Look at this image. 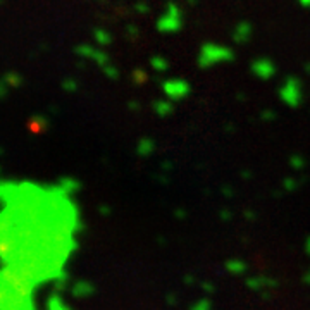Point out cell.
Here are the masks:
<instances>
[{
  "mask_svg": "<svg viewBox=\"0 0 310 310\" xmlns=\"http://www.w3.org/2000/svg\"><path fill=\"white\" fill-rule=\"evenodd\" d=\"M307 247H310V241H308V245H307Z\"/></svg>",
  "mask_w": 310,
  "mask_h": 310,
  "instance_id": "obj_27",
  "label": "cell"
},
{
  "mask_svg": "<svg viewBox=\"0 0 310 310\" xmlns=\"http://www.w3.org/2000/svg\"><path fill=\"white\" fill-rule=\"evenodd\" d=\"M129 109H131V110H140V103L136 102V100L129 102Z\"/></svg>",
  "mask_w": 310,
  "mask_h": 310,
  "instance_id": "obj_24",
  "label": "cell"
},
{
  "mask_svg": "<svg viewBox=\"0 0 310 310\" xmlns=\"http://www.w3.org/2000/svg\"><path fill=\"white\" fill-rule=\"evenodd\" d=\"M102 71H103V74H105V78L112 79V81H116V79L119 78V69H117L112 62L107 64L105 68H102Z\"/></svg>",
  "mask_w": 310,
  "mask_h": 310,
  "instance_id": "obj_16",
  "label": "cell"
},
{
  "mask_svg": "<svg viewBox=\"0 0 310 310\" xmlns=\"http://www.w3.org/2000/svg\"><path fill=\"white\" fill-rule=\"evenodd\" d=\"M155 28L161 35H174L183 30V11L176 2L169 0L164 7V12L157 17Z\"/></svg>",
  "mask_w": 310,
  "mask_h": 310,
  "instance_id": "obj_2",
  "label": "cell"
},
{
  "mask_svg": "<svg viewBox=\"0 0 310 310\" xmlns=\"http://www.w3.org/2000/svg\"><path fill=\"white\" fill-rule=\"evenodd\" d=\"M155 152V140H152L150 136H142L136 143V153L140 157H150Z\"/></svg>",
  "mask_w": 310,
  "mask_h": 310,
  "instance_id": "obj_9",
  "label": "cell"
},
{
  "mask_svg": "<svg viewBox=\"0 0 310 310\" xmlns=\"http://www.w3.org/2000/svg\"><path fill=\"white\" fill-rule=\"evenodd\" d=\"M93 40H95L97 47H109L112 43V35L107 30H103V28H95L93 30Z\"/></svg>",
  "mask_w": 310,
  "mask_h": 310,
  "instance_id": "obj_11",
  "label": "cell"
},
{
  "mask_svg": "<svg viewBox=\"0 0 310 310\" xmlns=\"http://www.w3.org/2000/svg\"><path fill=\"white\" fill-rule=\"evenodd\" d=\"M47 308L49 310H69L65 307V303L62 302V298L59 297V295H52L50 300L47 302Z\"/></svg>",
  "mask_w": 310,
  "mask_h": 310,
  "instance_id": "obj_14",
  "label": "cell"
},
{
  "mask_svg": "<svg viewBox=\"0 0 310 310\" xmlns=\"http://www.w3.org/2000/svg\"><path fill=\"white\" fill-rule=\"evenodd\" d=\"M131 79H133L135 84H143V83H147L148 74H147V71H143V69H133Z\"/></svg>",
  "mask_w": 310,
  "mask_h": 310,
  "instance_id": "obj_15",
  "label": "cell"
},
{
  "mask_svg": "<svg viewBox=\"0 0 310 310\" xmlns=\"http://www.w3.org/2000/svg\"><path fill=\"white\" fill-rule=\"evenodd\" d=\"M297 2L300 4V7L308 9V11H310V0H297Z\"/></svg>",
  "mask_w": 310,
  "mask_h": 310,
  "instance_id": "obj_23",
  "label": "cell"
},
{
  "mask_svg": "<svg viewBox=\"0 0 310 310\" xmlns=\"http://www.w3.org/2000/svg\"><path fill=\"white\" fill-rule=\"evenodd\" d=\"M305 71H307V73L310 74V62H307V64H305Z\"/></svg>",
  "mask_w": 310,
  "mask_h": 310,
  "instance_id": "obj_26",
  "label": "cell"
},
{
  "mask_svg": "<svg viewBox=\"0 0 310 310\" xmlns=\"http://www.w3.org/2000/svg\"><path fill=\"white\" fill-rule=\"evenodd\" d=\"M74 54L84 60H92V62H95L97 65H100V68H105L107 64H110V57L105 50L97 49V47H92L88 43L78 45L76 49H74Z\"/></svg>",
  "mask_w": 310,
  "mask_h": 310,
  "instance_id": "obj_5",
  "label": "cell"
},
{
  "mask_svg": "<svg viewBox=\"0 0 310 310\" xmlns=\"http://www.w3.org/2000/svg\"><path fill=\"white\" fill-rule=\"evenodd\" d=\"M279 98L284 105L297 109L303 100V84L297 76H288L279 86Z\"/></svg>",
  "mask_w": 310,
  "mask_h": 310,
  "instance_id": "obj_3",
  "label": "cell"
},
{
  "mask_svg": "<svg viewBox=\"0 0 310 310\" xmlns=\"http://www.w3.org/2000/svg\"><path fill=\"white\" fill-rule=\"evenodd\" d=\"M57 185L62 188L65 193H69V195H73V193H76V191L81 190V183H79L78 180H74V178H71V176L60 178Z\"/></svg>",
  "mask_w": 310,
  "mask_h": 310,
  "instance_id": "obj_10",
  "label": "cell"
},
{
  "mask_svg": "<svg viewBox=\"0 0 310 310\" xmlns=\"http://www.w3.org/2000/svg\"><path fill=\"white\" fill-rule=\"evenodd\" d=\"M284 185H286V188H288V190H293V188H295V186H293V185H295V181H293V180H286V181H284Z\"/></svg>",
  "mask_w": 310,
  "mask_h": 310,
  "instance_id": "obj_25",
  "label": "cell"
},
{
  "mask_svg": "<svg viewBox=\"0 0 310 310\" xmlns=\"http://www.w3.org/2000/svg\"><path fill=\"white\" fill-rule=\"evenodd\" d=\"M250 71L257 79H264V81H267V79H271L272 76H276L278 68H276V64L272 62L271 59L258 57L250 64Z\"/></svg>",
  "mask_w": 310,
  "mask_h": 310,
  "instance_id": "obj_6",
  "label": "cell"
},
{
  "mask_svg": "<svg viewBox=\"0 0 310 310\" xmlns=\"http://www.w3.org/2000/svg\"><path fill=\"white\" fill-rule=\"evenodd\" d=\"M135 11L140 12V14H147L148 12V6L145 2H138V4H135Z\"/></svg>",
  "mask_w": 310,
  "mask_h": 310,
  "instance_id": "obj_21",
  "label": "cell"
},
{
  "mask_svg": "<svg viewBox=\"0 0 310 310\" xmlns=\"http://www.w3.org/2000/svg\"><path fill=\"white\" fill-rule=\"evenodd\" d=\"M260 117H262V119H264V121H272V119H276V112H274V110H271V109L262 110Z\"/></svg>",
  "mask_w": 310,
  "mask_h": 310,
  "instance_id": "obj_20",
  "label": "cell"
},
{
  "mask_svg": "<svg viewBox=\"0 0 310 310\" xmlns=\"http://www.w3.org/2000/svg\"><path fill=\"white\" fill-rule=\"evenodd\" d=\"M2 81L6 83L9 88H12V90H16V88H19L21 84H23V76H21L19 73H14V71H11V73H7L6 76H4Z\"/></svg>",
  "mask_w": 310,
  "mask_h": 310,
  "instance_id": "obj_13",
  "label": "cell"
},
{
  "mask_svg": "<svg viewBox=\"0 0 310 310\" xmlns=\"http://www.w3.org/2000/svg\"><path fill=\"white\" fill-rule=\"evenodd\" d=\"M236 54L228 45H220L215 41H207L200 47L198 55H196V64L200 69H210L219 64L233 62Z\"/></svg>",
  "mask_w": 310,
  "mask_h": 310,
  "instance_id": "obj_1",
  "label": "cell"
},
{
  "mask_svg": "<svg viewBox=\"0 0 310 310\" xmlns=\"http://www.w3.org/2000/svg\"><path fill=\"white\" fill-rule=\"evenodd\" d=\"M252 35H253V28L248 21L236 23L233 28V31H231V38H233L234 43H238V45L247 43V41L252 38Z\"/></svg>",
  "mask_w": 310,
  "mask_h": 310,
  "instance_id": "obj_7",
  "label": "cell"
},
{
  "mask_svg": "<svg viewBox=\"0 0 310 310\" xmlns=\"http://www.w3.org/2000/svg\"><path fill=\"white\" fill-rule=\"evenodd\" d=\"M290 164H291V167H293V169H302L305 166V161L300 157V155H293V157L290 159Z\"/></svg>",
  "mask_w": 310,
  "mask_h": 310,
  "instance_id": "obj_19",
  "label": "cell"
},
{
  "mask_svg": "<svg viewBox=\"0 0 310 310\" xmlns=\"http://www.w3.org/2000/svg\"><path fill=\"white\" fill-rule=\"evenodd\" d=\"M36 124V128L33 129V131H36V133H40V131H43L45 128H47V119L43 116H36V117H33L31 119V123H30V126H35Z\"/></svg>",
  "mask_w": 310,
  "mask_h": 310,
  "instance_id": "obj_18",
  "label": "cell"
},
{
  "mask_svg": "<svg viewBox=\"0 0 310 310\" xmlns=\"http://www.w3.org/2000/svg\"><path fill=\"white\" fill-rule=\"evenodd\" d=\"M126 30H128V33H129V36H136V35H138V28H136V26H133V25H129L128 28H126Z\"/></svg>",
  "mask_w": 310,
  "mask_h": 310,
  "instance_id": "obj_22",
  "label": "cell"
},
{
  "mask_svg": "<svg viewBox=\"0 0 310 310\" xmlns=\"http://www.w3.org/2000/svg\"><path fill=\"white\" fill-rule=\"evenodd\" d=\"M152 110L155 112V116L157 117H162V119H166L174 112V103L172 100H169V98H164V100H155L152 103Z\"/></svg>",
  "mask_w": 310,
  "mask_h": 310,
  "instance_id": "obj_8",
  "label": "cell"
},
{
  "mask_svg": "<svg viewBox=\"0 0 310 310\" xmlns=\"http://www.w3.org/2000/svg\"><path fill=\"white\" fill-rule=\"evenodd\" d=\"M161 90L164 97L172 102H181L191 93V84L186 81L185 78H169L162 81Z\"/></svg>",
  "mask_w": 310,
  "mask_h": 310,
  "instance_id": "obj_4",
  "label": "cell"
},
{
  "mask_svg": "<svg viewBox=\"0 0 310 310\" xmlns=\"http://www.w3.org/2000/svg\"><path fill=\"white\" fill-rule=\"evenodd\" d=\"M148 62H150V68H152L155 73H166L169 69V60L164 57V55H152Z\"/></svg>",
  "mask_w": 310,
  "mask_h": 310,
  "instance_id": "obj_12",
  "label": "cell"
},
{
  "mask_svg": "<svg viewBox=\"0 0 310 310\" xmlns=\"http://www.w3.org/2000/svg\"><path fill=\"white\" fill-rule=\"evenodd\" d=\"M62 90L68 92V93H74L78 90V83L74 78H65L62 81Z\"/></svg>",
  "mask_w": 310,
  "mask_h": 310,
  "instance_id": "obj_17",
  "label": "cell"
}]
</instances>
